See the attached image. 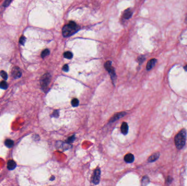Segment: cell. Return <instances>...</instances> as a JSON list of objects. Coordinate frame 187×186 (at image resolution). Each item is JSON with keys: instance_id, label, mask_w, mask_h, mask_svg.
<instances>
[{"instance_id": "cb8c5ba5", "label": "cell", "mask_w": 187, "mask_h": 186, "mask_svg": "<svg viewBox=\"0 0 187 186\" xmlns=\"http://www.w3.org/2000/svg\"><path fill=\"white\" fill-rule=\"evenodd\" d=\"M62 70L64 71H65V72H67L69 70V67L67 64H65L63 66V67H62Z\"/></svg>"}, {"instance_id": "9c48e42d", "label": "cell", "mask_w": 187, "mask_h": 186, "mask_svg": "<svg viewBox=\"0 0 187 186\" xmlns=\"http://www.w3.org/2000/svg\"><path fill=\"white\" fill-rule=\"evenodd\" d=\"M160 156V153L159 152H156V153L153 154L152 156H150L148 159V161L152 163V162H154L158 160V158H159Z\"/></svg>"}, {"instance_id": "8992f818", "label": "cell", "mask_w": 187, "mask_h": 186, "mask_svg": "<svg viewBox=\"0 0 187 186\" xmlns=\"http://www.w3.org/2000/svg\"><path fill=\"white\" fill-rule=\"evenodd\" d=\"M22 74L20 69L17 67H14L12 71V75L14 79H18L20 78Z\"/></svg>"}, {"instance_id": "e0dca14e", "label": "cell", "mask_w": 187, "mask_h": 186, "mask_svg": "<svg viewBox=\"0 0 187 186\" xmlns=\"http://www.w3.org/2000/svg\"><path fill=\"white\" fill-rule=\"evenodd\" d=\"M0 88L3 90H6L8 88V84L5 81H2L0 82Z\"/></svg>"}, {"instance_id": "603a6c76", "label": "cell", "mask_w": 187, "mask_h": 186, "mask_svg": "<svg viewBox=\"0 0 187 186\" xmlns=\"http://www.w3.org/2000/svg\"><path fill=\"white\" fill-rule=\"evenodd\" d=\"M75 135H73L72 137H69V138H68V139L66 140V141L68 143H70V142H73L74 140H75Z\"/></svg>"}, {"instance_id": "f1b7e54d", "label": "cell", "mask_w": 187, "mask_h": 186, "mask_svg": "<svg viewBox=\"0 0 187 186\" xmlns=\"http://www.w3.org/2000/svg\"><path fill=\"white\" fill-rule=\"evenodd\" d=\"M184 70H185L187 71V65H186V66H184Z\"/></svg>"}, {"instance_id": "5bb4252c", "label": "cell", "mask_w": 187, "mask_h": 186, "mask_svg": "<svg viewBox=\"0 0 187 186\" xmlns=\"http://www.w3.org/2000/svg\"><path fill=\"white\" fill-rule=\"evenodd\" d=\"M4 144L7 147L11 148L14 145V141L12 140L7 139L5 141V142H4Z\"/></svg>"}, {"instance_id": "d4e9b609", "label": "cell", "mask_w": 187, "mask_h": 186, "mask_svg": "<svg viewBox=\"0 0 187 186\" xmlns=\"http://www.w3.org/2000/svg\"><path fill=\"white\" fill-rule=\"evenodd\" d=\"M13 0H6L5 2H4V3L3 4V6L4 7H7L8 6L9 4H10V3L12 2V1Z\"/></svg>"}, {"instance_id": "4fadbf2b", "label": "cell", "mask_w": 187, "mask_h": 186, "mask_svg": "<svg viewBox=\"0 0 187 186\" xmlns=\"http://www.w3.org/2000/svg\"><path fill=\"white\" fill-rule=\"evenodd\" d=\"M132 15H133L132 12L130 10V9H128L127 10L124 12L123 16L124 18L125 19H130Z\"/></svg>"}, {"instance_id": "ac0fdd59", "label": "cell", "mask_w": 187, "mask_h": 186, "mask_svg": "<svg viewBox=\"0 0 187 186\" xmlns=\"http://www.w3.org/2000/svg\"><path fill=\"white\" fill-rule=\"evenodd\" d=\"M50 54V51L49 49H45L42 51L41 54V57L42 58H44L45 57L48 56Z\"/></svg>"}, {"instance_id": "d6986e66", "label": "cell", "mask_w": 187, "mask_h": 186, "mask_svg": "<svg viewBox=\"0 0 187 186\" xmlns=\"http://www.w3.org/2000/svg\"><path fill=\"white\" fill-rule=\"evenodd\" d=\"M71 104L73 107L78 106L79 105V101L78 99L76 98H74L72 101H71Z\"/></svg>"}, {"instance_id": "8fae6325", "label": "cell", "mask_w": 187, "mask_h": 186, "mask_svg": "<svg viewBox=\"0 0 187 186\" xmlns=\"http://www.w3.org/2000/svg\"><path fill=\"white\" fill-rule=\"evenodd\" d=\"M129 127L128 123L126 122H123L121 126V132L124 135H126L128 133Z\"/></svg>"}, {"instance_id": "30bf717a", "label": "cell", "mask_w": 187, "mask_h": 186, "mask_svg": "<svg viewBox=\"0 0 187 186\" xmlns=\"http://www.w3.org/2000/svg\"><path fill=\"white\" fill-rule=\"evenodd\" d=\"M124 161L126 163H131L134 161V156L133 154L128 153L126 154V156L124 157Z\"/></svg>"}, {"instance_id": "484cf974", "label": "cell", "mask_w": 187, "mask_h": 186, "mask_svg": "<svg viewBox=\"0 0 187 186\" xmlns=\"http://www.w3.org/2000/svg\"><path fill=\"white\" fill-rule=\"evenodd\" d=\"M172 178L171 177H170V176H168L167 178H166V183L167 185H169L172 182Z\"/></svg>"}, {"instance_id": "7c38bea8", "label": "cell", "mask_w": 187, "mask_h": 186, "mask_svg": "<svg viewBox=\"0 0 187 186\" xmlns=\"http://www.w3.org/2000/svg\"><path fill=\"white\" fill-rule=\"evenodd\" d=\"M16 164L13 160H9L7 163V168L9 170H14L16 168Z\"/></svg>"}, {"instance_id": "44dd1931", "label": "cell", "mask_w": 187, "mask_h": 186, "mask_svg": "<svg viewBox=\"0 0 187 186\" xmlns=\"http://www.w3.org/2000/svg\"><path fill=\"white\" fill-rule=\"evenodd\" d=\"M26 42V38L24 36H21L20 38V39H19V43L21 45H24L25 44V43Z\"/></svg>"}, {"instance_id": "4316f807", "label": "cell", "mask_w": 187, "mask_h": 186, "mask_svg": "<svg viewBox=\"0 0 187 186\" xmlns=\"http://www.w3.org/2000/svg\"><path fill=\"white\" fill-rule=\"evenodd\" d=\"M53 116L55 117H57L59 116V112L58 111H54L53 113Z\"/></svg>"}, {"instance_id": "ffe728a7", "label": "cell", "mask_w": 187, "mask_h": 186, "mask_svg": "<svg viewBox=\"0 0 187 186\" xmlns=\"http://www.w3.org/2000/svg\"><path fill=\"white\" fill-rule=\"evenodd\" d=\"M0 75H1V77L3 78L4 80H7V79H8V75H7V74L6 71H4L3 70L1 71V72H0Z\"/></svg>"}, {"instance_id": "9a60e30c", "label": "cell", "mask_w": 187, "mask_h": 186, "mask_svg": "<svg viewBox=\"0 0 187 186\" xmlns=\"http://www.w3.org/2000/svg\"><path fill=\"white\" fill-rule=\"evenodd\" d=\"M64 56L65 58H67V59H71L73 57V54L70 51H67L65 52L64 54Z\"/></svg>"}, {"instance_id": "277c9868", "label": "cell", "mask_w": 187, "mask_h": 186, "mask_svg": "<svg viewBox=\"0 0 187 186\" xmlns=\"http://www.w3.org/2000/svg\"><path fill=\"white\" fill-rule=\"evenodd\" d=\"M51 79V75L49 73H46L42 76L40 79V83L43 89H45L48 87Z\"/></svg>"}, {"instance_id": "83f0119b", "label": "cell", "mask_w": 187, "mask_h": 186, "mask_svg": "<svg viewBox=\"0 0 187 186\" xmlns=\"http://www.w3.org/2000/svg\"><path fill=\"white\" fill-rule=\"evenodd\" d=\"M55 179V177H54V176H52V178H50V181H53V180H54Z\"/></svg>"}, {"instance_id": "5b68a950", "label": "cell", "mask_w": 187, "mask_h": 186, "mask_svg": "<svg viewBox=\"0 0 187 186\" xmlns=\"http://www.w3.org/2000/svg\"><path fill=\"white\" fill-rule=\"evenodd\" d=\"M101 175V171L99 168L96 169L94 171V175L93 177V183L95 185H97L100 182Z\"/></svg>"}, {"instance_id": "6da1fadb", "label": "cell", "mask_w": 187, "mask_h": 186, "mask_svg": "<svg viewBox=\"0 0 187 186\" xmlns=\"http://www.w3.org/2000/svg\"><path fill=\"white\" fill-rule=\"evenodd\" d=\"M80 29L79 26L73 21H70L62 28V33L64 37H68L76 33Z\"/></svg>"}, {"instance_id": "3957f363", "label": "cell", "mask_w": 187, "mask_h": 186, "mask_svg": "<svg viewBox=\"0 0 187 186\" xmlns=\"http://www.w3.org/2000/svg\"><path fill=\"white\" fill-rule=\"evenodd\" d=\"M105 68L106 70L108 71L112 81L114 82L116 80V72H115L114 68L112 66V62L110 61H107L105 63Z\"/></svg>"}, {"instance_id": "ba28073f", "label": "cell", "mask_w": 187, "mask_h": 186, "mask_svg": "<svg viewBox=\"0 0 187 186\" xmlns=\"http://www.w3.org/2000/svg\"><path fill=\"white\" fill-rule=\"evenodd\" d=\"M125 115H126V113H125V112H121V113H117L116 114V115H114V116L111 119V120H110V122H114V121L118 120V119L121 118L122 117H123Z\"/></svg>"}, {"instance_id": "52a82bcc", "label": "cell", "mask_w": 187, "mask_h": 186, "mask_svg": "<svg viewBox=\"0 0 187 186\" xmlns=\"http://www.w3.org/2000/svg\"><path fill=\"white\" fill-rule=\"evenodd\" d=\"M157 60L155 58L151 59L150 60L148 61V62L147 64V66H146V68H147V70H149L154 67V66L155 65L156 63H157Z\"/></svg>"}, {"instance_id": "2e32d148", "label": "cell", "mask_w": 187, "mask_h": 186, "mask_svg": "<svg viewBox=\"0 0 187 186\" xmlns=\"http://www.w3.org/2000/svg\"><path fill=\"white\" fill-rule=\"evenodd\" d=\"M149 183V179L147 176H144L142 180V184L143 186L147 185Z\"/></svg>"}, {"instance_id": "7a4b0ae2", "label": "cell", "mask_w": 187, "mask_h": 186, "mask_svg": "<svg viewBox=\"0 0 187 186\" xmlns=\"http://www.w3.org/2000/svg\"><path fill=\"white\" fill-rule=\"evenodd\" d=\"M187 132L185 129H182L174 137V144L177 149L181 150L186 144Z\"/></svg>"}, {"instance_id": "f546056e", "label": "cell", "mask_w": 187, "mask_h": 186, "mask_svg": "<svg viewBox=\"0 0 187 186\" xmlns=\"http://www.w3.org/2000/svg\"><path fill=\"white\" fill-rule=\"evenodd\" d=\"M186 21H187V15L186 18Z\"/></svg>"}, {"instance_id": "7402d4cb", "label": "cell", "mask_w": 187, "mask_h": 186, "mask_svg": "<svg viewBox=\"0 0 187 186\" xmlns=\"http://www.w3.org/2000/svg\"><path fill=\"white\" fill-rule=\"evenodd\" d=\"M145 56H140V57H138V62H139V63H140V64L142 63L143 62V61H145Z\"/></svg>"}]
</instances>
